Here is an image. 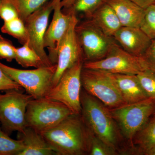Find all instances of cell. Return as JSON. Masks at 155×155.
<instances>
[{
  "mask_svg": "<svg viewBox=\"0 0 155 155\" xmlns=\"http://www.w3.org/2000/svg\"><path fill=\"white\" fill-rule=\"evenodd\" d=\"M41 134L58 155L87 153L88 129L81 115L72 114Z\"/></svg>",
  "mask_w": 155,
  "mask_h": 155,
  "instance_id": "cell-1",
  "label": "cell"
},
{
  "mask_svg": "<svg viewBox=\"0 0 155 155\" xmlns=\"http://www.w3.org/2000/svg\"><path fill=\"white\" fill-rule=\"evenodd\" d=\"M81 116L84 122L95 135L116 149L118 133L110 110L86 91H81Z\"/></svg>",
  "mask_w": 155,
  "mask_h": 155,
  "instance_id": "cell-2",
  "label": "cell"
},
{
  "mask_svg": "<svg viewBox=\"0 0 155 155\" xmlns=\"http://www.w3.org/2000/svg\"><path fill=\"white\" fill-rule=\"evenodd\" d=\"M73 114L68 107L55 100L45 97L32 99L26 108V127L41 134L55 127Z\"/></svg>",
  "mask_w": 155,
  "mask_h": 155,
  "instance_id": "cell-3",
  "label": "cell"
},
{
  "mask_svg": "<svg viewBox=\"0 0 155 155\" xmlns=\"http://www.w3.org/2000/svg\"><path fill=\"white\" fill-rule=\"evenodd\" d=\"M75 31L84 62L101 60L118 45L90 19L78 22Z\"/></svg>",
  "mask_w": 155,
  "mask_h": 155,
  "instance_id": "cell-4",
  "label": "cell"
},
{
  "mask_svg": "<svg viewBox=\"0 0 155 155\" xmlns=\"http://www.w3.org/2000/svg\"><path fill=\"white\" fill-rule=\"evenodd\" d=\"M110 111L125 138L131 141L154 113L155 99L148 98L138 102L110 109Z\"/></svg>",
  "mask_w": 155,
  "mask_h": 155,
  "instance_id": "cell-5",
  "label": "cell"
},
{
  "mask_svg": "<svg viewBox=\"0 0 155 155\" xmlns=\"http://www.w3.org/2000/svg\"><path fill=\"white\" fill-rule=\"evenodd\" d=\"M81 81L85 91L107 107L113 109L126 104L109 72L83 68Z\"/></svg>",
  "mask_w": 155,
  "mask_h": 155,
  "instance_id": "cell-6",
  "label": "cell"
},
{
  "mask_svg": "<svg viewBox=\"0 0 155 155\" xmlns=\"http://www.w3.org/2000/svg\"><path fill=\"white\" fill-rule=\"evenodd\" d=\"M0 67L12 80L25 89L33 99L45 97L52 85L57 64L50 67L23 70L9 67L0 62Z\"/></svg>",
  "mask_w": 155,
  "mask_h": 155,
  "instance_id": "cell-7",
  "label": "cell"
},
{
  "mask_svg": "<svg viewBox=\"0 0 155 155\" xmlns=\"http://www.w3.org/2000/svg\"><path fill=\"white\" fill-rule=\"evenodd\" d=\"M32 99L30 95L15 89L6 91L5 94H0V124L7 134L21 132L26 127V108Z\"/></svg>",
  "mask_w": 155,
  "mask_h": 155,
  "instance_id": "cell-8",
  "label": "cell"
},
{
  "mask_svg": "<svg viewBox=\"0 0 155 155\" xmlns=\"http://www.w3.org/2000/svg\"><path fill=\"white\" fill-rule=\"evenodd\" d=\"M84 62L82 60L78 61L67 69L45 97L63 103L76 115H81V73Z\"/></svg>",
  "mask_w": 155,
  "mask_h": 155,
  "instance_id": "cell-9",
  "label": "cell"
},
{
  "mask_svg": "<svg viewBox=\"0 0 155 155\" xmlns=\"http://www.w3.org/2000/svg\"><path fill=\"white\" fill-rule=\"evenodd\" d=\"M83 68L98 69L113 74L135 75L149 70L142 57L131 54L119 45L101 60L84 62Z\"/></svg>",
  "mask_w": 155,
  "mask_h": 155,
  "instance_id": "cell-10",
  "label": "cell"
},
{
  "mask_svg": "<svg viewBox=\"0 0 155 155\" xmlns=\"http://www.w3.org/2000/svg\"><path fill=\"white\" fill-rule=\"evenodd\" d=\"M54 0H50L24 20L28 35V45L41 58L47 67L52 66L44 46V38L48 26Z\"/></svg>",
  "mask_w": 155,
  "mask_h": 155,
  "instance_id": "cell-11",
  "label": "cell"
},
{
  "mask_svg": "<svg viewBox=\"0 0 155 155\" xmlns=\"http://www.w3.org/2000/svg\"><path fill=\"white\" fill-rule=\"evenodd\" d=\"M72 14L69 28L58 47L57 68L53 78L51 88L55 86L67 69L78 61L81 60L84 61L75 31V26L79 21L76 15Z\"/></svg>",
  "mask_w": 155,
  "mask_h": 155,
  "instance_id": "cell-12",
  "label": "cell"
},
{
  "mask_svg": "<svg viewBox=\"0 0 155 155\" xmlns=\"http://www.w3.org/2000/svg\"><path fill=\"white\" fill-rule=\"evenodd\" d=\"M61 0H54L52 20L46 31L44 46L48 51V54L53 65L58 62V47L69 28L72 14L64 13L61 5Z\"/></svg>",
  "mask_w": 155,
  "mask_h": 155,
  "instance_id": "cell-13",
  "label": "cell"
},
{
  "mask_svg": "<svg viewBox=\"0 0 155 155\" xmlns=\"http://www.w3.org/2000/svg\"><path fill=\"white\" fill-rule=\"evenodd\" d=\"M113 38L121 47L131 54L142 57L152 40L139 27L122 26Z\"/></svg>",
  "mask_w": 155,
  "mask_h": 155,
  "instance_id": "cell-14",
  "label": "cell"
},
{
  "mask_svg": "<svg viewBox=\"0 0 155 155\" xmlns=\"http://www.w3.org/2000/svg\"><path fill=\"white\" fill-rule=\"evenodd\" d=\"M109 73L125 104L138 102L149 98L140 85L137 75Z\"/></svg>",
  "mask_w": 155,
  "mask_h": 155,
  "instance_id": "cell-15",
  "label": "cell"
},
{
  "mask_svg": "<svg viewBox=\"0 0 155 155\" xmlns=\"http://www.w3.org/2000/svg\"><path fill=\"white\" fill-rule=\"evenodd\" d=\"M17 139L21 140L24 148L19 155H58L41 134L26 127L17 132Z\"/></svg>",
  "mask_w": 155,
  "mask_h": 155,
  "instance_id": "cell-16",
  "label": "cell"
},
{
  "mask_svg": "<svg viewBox=\"0 0 155 155\" xmlns=\"http://www.w3.org/2000/svg\"><path fill=\"white\" fill-rule=\"evenodd\" d=\"M115 11L122 26L140 27L144 9L130 0H105Z\"/></svg>",
  "mask_w": 155,
  "mask_h": 155,
  "instance_id": "cell-17",
  "label": "cell"
},
{
  "mask_svg": "<svg viewBox=\"0 0 155 155\" xmlns=\"http://www.w3.org/2000/svg\"><path fill=\"white\" fill-rule=\"evenodd\" d=\"M88 19L107 35L113 37L122 26L115 11L106 3L97 9Z\"/></svg>",
  "mask_w": 155,
  "mask_h": 155,
  "instance_id": "cell-18",
  "label": "cell"
},
{
  "mask_svg": "<svg viewBox=\"0 0 155 155\" xmlns=\"http://www.w3.org/2000/svg\"><path fill=\"white\" fill-rule=\"evenodd\" d=\"M15 60L19 65L25 68L47 67L36 52L29 47L28 43L21 47L16 48Z\"/></svg>",
  "mask_w": 155,
  "mask_h": 155,
  "instance_id": "cell-19",
  "label": "cell"
},
{
  "mask_svg": "<svg viewBox=\"0 0 155 155\" xmlns=\"http://www.w3.org/2000/svg\"><path fill=\"white\" fill-rule=\"evenodd\" d=\"M134 139L138 145L142 153L147 151L155 145V120H151L136 134Z\"/></svg>",
  "mask_w": 155,
  "mask_h": 155,
  "instance_id": "cell-20",
  "label": "cell"
},
{
  "mask_svg": "<svg viewBox=\"0 0 155 155\" xmlns=\"http://www.w3.org/2000/svg\"><path fill=\"white\" fill-rule=\"evenodd\" d=\"M2 32L11 35L22 45L28 42V35L24 21L19 17L4 22L1 28Z\"/></svg>",
  "mask_w": 155,
  "mask_h": 155,
  "instance_id": "cell-21",
  "label": "cell"
},
{
  "mask_svg": "<svg viewBox=\"0 0 155 155\" xmlns=\"http://www.w3.org/2000/svg\"><path fill=\"white\" fill-rule=\"evenodd\" d=\"M24 148L21 140L11 138L0 126V155H19Z\"/></svg>",
  "mask_w": 155,
  "mask_h": 155,
  "instance_id": "cell-22",
  "label": "cell"
},
{
  "mask_svg": "<svg viewBox=\"0 0 155 155\" xmlns=\"http://www.w3.org/2000/svg\"><path fill=\"white\" fill-rule=\"evenodd\" d=\"M11 4L23 21L50 0H5Z\"/></svg>",
  "mask_w": 155,
  "mask_h": 155,
  "instance_id": "cell-23",
  "label": "cell"
},
{
  "mask_svg": "<svg viewBox=\"0 0 155 155\" xmlns=\"http://www.w3.org/2000/svg\"><path fill=\"white\" fill-rule=\"evenodd\" d=\"M88 128V127H87ZM88 129L87 153L90 155H115L116 149L109 146Z\"/></svg>",
  "mask_w": 155,
  "mask_h": 155,
  "instance_id": "cell-24",
  "label": "cell"
},
{
  "mask_svg": "<svg viewBox=\"0 0 155 155\" xmlns=\"http://www.w3.org/2000/svg\"><path fill=\"white\" fill-rule=\"evenodd\" d=\"M105 3V0H75L74 4L64 13H71L75 15L78 14H83L89 18L100 6Z\"/></svg>",
  "mask_w": 155,
  "mask_h": 155,
  "instance_id": "cell-25",
  "label": "cell"
},
{
  "mask_svg": "<svg viewBox=\"0 0 155 155\" xmlns=\"http://www.w3.org/2000/svg\"><path fill=\"white\" fill-rule=\"evenodd\" d=\"M139 28L151 40H155V3L144 9Z\"/></svg>",
  "mask_w": 155,
  "mask_h": 155,
  "instance_id": "cell-26",
  "label": "cell"
},
{
  "mask_svg": "<svg viewBox=\"0 0 155 155\" xmlns=\"http://www.w3.org/2000/svg\"><path fill=\"white\" fill-rule=\"evenodd\" d=\"M140 83L148 97L155 99V75L147 70L137 75Z\"/></svg>",
  "mask_w": 155,
  "mask_h": 155,
  "instance_id": "cell-27",
  "label": "cell"
},
{
  "mask_svg": "<svg viewBox=\"0 0 155 155\" xmlns=\"http://www.w3.org/2000/svg\"><path fill=\"white\" fill-rule=\"evenodd\" d=\"M16 48L12 42L0 35V59L8 62L15 60Z\"/></svg>",
  "mask_w": 155,
  "mask_h": 155,
  "instance_id": "cell-28",
  "label": "cell"
},
{
  "mask_svg": "<svg viewBox=\"0 0 155 155\" xmlns=\"http://www.w3.org/2000/svg\"><path fill=\"white\" fill-rule=\"evenodd\" d=\"M19 17L14 6L5 0H0V18L4 22L10 21Z\"/></svg>",
  "mask_w": 155,
  "mask_h": 155,
  "instance_id": "cell-29",
  "label": "cell"
},
{
  "mask_svg": "<svg viewBox=\"0 0 155 155\" xmlns=\"http://www.w3.org/2000/svg\"><path fill=\"white\" fill-rule=\"evenodd\" d=\"M23 88L17 82L12 80L0 67V91L15 89L20 90Z\"/></svg>",
  "mask_w": 155,
  "mask_h": 155,
  "instance_id": "cell-30",
  "label": "cell"
},
{
  "mask_svg": "<svg viewBox=\"0 0 155 155\" xmlns=\"http://www.w3.org/2000/svg\"><path fill=\"white\" fill-rule=\"evenodd\" d=\"M149 70L155 75V40H152L150 45L142 56Z\"/></svg>",
  "mask_w": 155,
  "mask_h": 155,
  "instance_id": "cell-31",
  "label": "cell"
},
{
  "mask_svg": "<svg viewBox=\"0 0 155 155\" xmlns=\"http://www.w3.org/2000/svg\"><path fill=\"white\" fill-rule=\"evenodd\" d=\"M136 5L145 9L155 3V0H130Z\"/></svg>",
  "mask_w": 155,
  "mask_h": 155,
  "instance_id": "cell-32",
  "label": "cell"
},
{
  "mask_svg": "<svg viewBox=\"0 0 155 155\" xmlns=\"http://www.w3.org/2000/svg\"><path fill=\"white\" fill-rule=\"evenodd\" d=\"M75 0H61V5L63 8V11H67L72 7Z\"/></svg>",
  "mask_w": 155,
  "mask_h": 155,
  "instance_id": "cell-33",
  "label": "cell"
},
{
  "mask_svg": "<svg viewBox=\"0 0 155 155\" xmlns=\"http://www.w3.org/2000/svg\"><path fill=\"white\" fill-rule=\"evenodd\" d=\"M144 154L146 155H155V145L152 148L147 151L144 153Z\"/></svg>",
  "mask_w": 155,
  "mask_h": 155,
  "instance_id": "cell-34",
  "label": "cell"
},
{
  "mask_svg": "<svg viewBox=\"0 0 155 155\" xmlns=\"http://www.w3.org/2000/svg\"><path fill=\"white\" fill-rule=\"evenodd\" d=\"M153 118L152 120H155V111L154 113L153 114Z\"/></svg>",
  "mask_w": 155,
  "mask_h": 155,
  "instance_id": "cell-35",
  "label": "cell"
}]
</instances>
